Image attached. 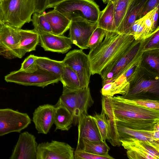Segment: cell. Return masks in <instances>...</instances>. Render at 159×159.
Here are the masks:
<instances>
[{
    "label": "cell",
    "mask_w": 159,
    "mask_h": 159,
    "mask_svg": "<svg viewBox=\"0 0 159 159\" xmlns=\"http://www.w3.org/2000/svg\"><path fill=\"white\" fill-rule=\"evenodd\" d=\"M102 109L115 121L134 128L153 130L159 122V110L144 108L125 102L120 96L107 98L102 96Z\"/></svg>",
    "instance_id": "6da1fadb"
},
{
    "label": "cell",
    "mask_w": 159,
    "mask_h": 159,
    "mask_svg": "<svg viewBox=\"0 0 159 159\" xmlns=\"http://www.w3.org/2000/svg\"><path fill=\"white\" fill-rule=\"evenodd\" d=\"M136 41L132 35L107 31L102 42L90 49L87 55L91 75H100L106 67L125 53Z\"/></svg>",
    "instance_id": "7a4b0ae2"
},
{
    "label": "cell",
    "mask_w": 159,
    "mask_h": 159,
    "mask_svg": "<svg viewBox=\"0 0 159 159\" xmlns=\"http://www.w3.org/2000/svg\"><path fill=\"white\" fill-rule=\"evenodd\" d=\"M151 36L144 40H136L125 53L102 71L100 75L102 80V86L116 80L141 58L144 47Z\"/></svg>",
    "instance_id": "3957f363"
},
{
    "label": "cell",
    "mask_w": 159,
    "mask_h": 159,
    "mask_svg": "<svg viewBox=\"0 0 159 159\" xmlns=\"http://www.w3.org/2000/svg\"><path fill=\"white\" fill-rule=\"evenodd\" d=\"M54 9L71 21L97 22L100 14L99 6L93 0H65Z\"/></svg>",
    "instance_id": "277c9868"
},
{
    "label": "cell",
    "mask_w": 159,
    "mask_h": 159,
    "mask_svg": "<svg viewBox=\"0 0 159 159\" xmlns=\"http://www.w3.org/2000/svg\"><path fill=\"white\" fill-rule=\"evenodd\" d=\"M37 0H3L0 2L4 21L18 29L31 21Z\"/></svg>",
    "instance_id": "5b68a950"
},
{
    "label": "cell",
    "mask_w": 159,
    "mask_h": 159,
    "mask_svg": "<svg viewBox=\"0 0 159 159\" xmlns=\"http://www.w3.org/2000/svg\"><path fill=\"white\" fill-rule=\"evenodd\" d=\"M121 96L129 99L159 100V76L148 72L141 67L135 77L129 82L127 93Z\"/></svg>",
    "instance_id": "8992f818"
},
{
    "label": "cell",
    "mask_w": 159,
    "mask_h": 159,
    "mask_svg": "<svg viewBox=\"0 0 159 159\" xmlns=\"http://www.w3.org/2000/svg\"><path fill=\"white\" fill-rule=\"evenodd\" d=\"M5 80L8 82L43 88L58 82L60 76L38 68L33 72H27L20 70L12 71L5 77Z\"/></svg>",
    "instance_id": "52a82bcc"
},
{
    "label": "cell",
    "mask_w": 159,
    "mask_h": 159,
    "mask_svg": "<svg viewBox=\"0 0 159 159\" xmlns=\"http://www.w3.org/2000/svg\"><path fill=\"white\" fill-rule=\"evenodd\" d=\"M58 100L73 116L74 122L76 124L81 115L88 114V110L94 103L89 86L78 90L63 93Z\"/></svg>",
    "instance_id": "ba28073f"
},
{
    "label": "cell",
    "mask_w": 159,
    "mask_h": 159,
    "mask_svg": "<svg viewBox=\"0 0 159 159\" xmlns=\"http://www.w3.org/2000/svg\"><path fill=\"white\" fill-rule=\"evenodd\" d=\"M62 61L65 66L76 74L82 89L89 87L91 75L90 65L88 55L83 50L75 49L69 52Z\"/></svg>",
    "instance_id": "9c48e42d"
},
{
    "label": "cell",
    "mask_w": 159,
    "mask_h": 159,
    "mask_svg": "<svg viewBox=\"0 0 159 159\" xmlns=\"http://www.w3.org/2000/svg\"><path fill=\"white\" fill-rule=\"evenodd\" d=\"M21 36L19 29L2 22L0 25V55L6 58H20L19 47Z\"/></svg>",
    "instance_id": "30bf717a"
},
{
    "label": "cell",
    "mask_w": 159,
    "mask_h": 159,
    "mask_svg": "<svg viewBox=\"0 0 159 159\" xmlns=\"http://www.w3.org/2000/svg\"><path fill=\"white\" fill-rule=\"evenodd\" d=\"M31 122L27 113L9 108L0 109V136L12 132L19 133Z\"/></svg>",
    "instance_id": "8fae6325"
},
{
    "label": "cell",
    "mask_w": 159,
    "mask_h": 159,
    "mask_svg": "<svg viewBox=\"0 0 159 159\" xmlns=\"http://www.w3.org/2000/svg\"><path fill=\"white\" fill-rule=\"evenodd\" d=\"M74 148L65 142H42L37 145L36 159H74Z\"/></svg>",
    "instance_id": "7c38bea8"
},
{
    "label": "cell",
    "mask_w": 159,
    "mask_h": 159,
    "mask_svg": "<svg viewBox=\"0 0 159 159\" xmlns=\"http://www.w3.org/2000/svg\"><path fill=\"white\" fill-rule=\"evenodd\" d=\"M120 141L121 145L126 150L127 157L129 159H159V150L145 142L133 138Z\"/></svg>",
    "instance_id": "4fadbf2b"
},
{
    "label": "cell",
    "mask_w": 159,
    "mask_h": 159,
    "mask_svg": "<svg viewBox=\"0 0 159 159\" xmlns=\"http://www.w3.org/2000/svg\"><path fill=\"white\" fill-rule=\"evenodd\" d=\"M97 27V22L91 23L85 20L71 21L69 36L74 44L82 50L88 48L89 38Z\"/></svg>",
    "instance_id": "5bb4252c"
},
{
    "label": "cell",
    "mask_w": 159,
    "mask_h": 159,
    "mask_svg": "<svg viewBox=\"0 0 159 159\" xmlns=\"http://www.w3.org/2000/svg\"><path fill=\"white\" fill-rule=\"evenodd\" d=\"M34 30L38 33L39 43L46 51L64 54L67 52L71 48L73 43L69 37Z\"/></svg>",
    "instance_id": "9a60e30c"
},
{
    "label": "cell",
    "mask_w": 159,
    "mask_h": 159,
    "mask_svg": "<svg viewBox=\"0 0 159 159\" xmlns=\"http://www.w3.org/2000/svg\"><path fill=\"white\" fill-rule=\"evenodd\" d=\"M37 143L34 135L27 131L21 133L10 159H36Z\"/></svg>",
    "instance_id": "2e32d148"
},
{
    "label": "cell",
    "mask_w": 159,
    "mask_h": 159,
    "mask_svg": "<svg viewBox=\"0 0 159 159\" xmlns=\"http://www.w3.org/2000/svg\"><path fill=\"white\" fill-rule=\"evenodd\" d=\"M55 105H40L33 113V121L38 133L47 134L54 123Z\"/></svg>",
    "instance_id": "e0dca14e"
},
{
    "label": "cell",
    "mask_w": 159,
    "mask_h": 159,
    "mask_svg": "<svg viewBox=\"0 0 159 159\" xmlns=\"http://www.w3.org/2000/svg\"><path fill=\"white\" fill-rule=\"evenodd\" d=\"M78 140L84 138L91 141H100L101 138L95 120L92 116L82 114L78 118Z\"/></svg>",
    "instance_id": "ac0fdd59"
},
{
    "label": "cell",
    "mask_w": 159,
    "mask_h": 159,
    "mask_svg": "<svg viewBox=\"0 0 159 159\" xmlns=\"http://www.w3.org/2000/svg\"><path fill=\"white\" fill-rule=\"evenodd\" d=\"M147 0H132L116 32L120 34H127L132 24L138 19L139 15Z\"/></svg>",
    "instance_id": "d6986e66"
},
{
    "label": "cell",
    "mask_w": 159,
    "mask_h": 159,
    "mask_svg": "<svg viewBox=\"0 0 159 159\" xmlns=\"http://www.w3.org/2000/svg\"><path fill=\"white\" fill-rule=\"evenodd\" d=\"M44 15L49 24L52 33L61 35L69 29L71 21L55 9L45 12Z\"/></svg>",
    "instance_id": "ffe728a7"
},
{
    "label": "cell",
    "mask_w": 159,
    "mask_h": 159,
    "mask_svg": "<svg viewBox=\"0 0 159 159\" xmlns=\"http://www.w3.org/2000/svg\"><path fill=\"white\" fill-rule=\"evenodd\" d=\"M21 36L19 47L20 58L27 52L36 50L37 46L39 43L38 33L34 29L23 30L19 29Z\"/></svg>",
    "instance_id": "44dd1931"
},
{
    "label": "cell",
    "mask_w": 159,
    "mask_h": 159,
    "mask_svg": "<svg viewBox=\"0 0 159 159\" xmlns=\"http://www.w3.org/2000/svg\"><path fill=\"white\" fill-rule=\"evenodd\" d=\"M54 124L55 130H68L74 122V117L68 110L58 100L55 105Z\"/></svg>",
    "instance_id": "7402d4cb"
},
{
    "label": "cell",
    "mask_w": 159,
    "mask_h": 159,
    "mask_svg": "<svg viewBox=\"0 0 159 159\" xmlns=\"http://www.w3.org/2000/svg\"><path fill=\"white\" fill-rule=\"evenodd\" d=\"M140 65L145 71L159 76V49L143 51L141 57Z\"/></svg>",
    "instance_id": "603a6c76"
},
{
    "label": "cell",
    "mask_w": 159,
    "mask_h": 159,
    "mask_svg": "<svg viewBox=\"0 0 159 159\" xmlns=\"http://www.w3.org/2000/svg\"><path fill=\"white\" fill-rule=\"evenodd\" d=\"M129 87L128 82L123 75L114 81L102 86L101 90L102 95L107 98H111L116 94L123 96L127 92Z\"/></svg>",
    "instance_id": "cb8c5ba5"
},
{
    "label": "cell",
    "mask_w": 159,
    "mask_h": 159,
    "mask_svg": "<svg viewBox=\"0 0 159 159\" xmlns=\"http://www.w3.org/2000/svg\"><path fill=\"white\" fill-rule=\"evenodd\" d=\"M97 27L107 31L116 32L114 4L111 1H108L105 8L101 11L97 21Z\"/></svg>",
    "instance_id": "d4e9b609"
},
{
    "label": "cell",
    "mask_w": 159,
    "mask_h": 159,
    "mask_svg": "<svg viewBox=\"0 0 159 159\" xmlns=\"http://www.w3.org/2000/svg\"><path fill=\"white\" fill-rule=\"evenodd\" d=\"M60 81L63 84L62 93L83 89L76 74L67 66H64L63 72L60 76Z\"/></svg>",
    "instance_id": "484cf974"
},
{
    "label": "cell",
    "mask_w": 159,
    "mask_h": 159,
    "mask_svg": "<svg viewBox=\"0 0 159 159\" xmlns=\"http://www.w3.org/2000/svg\"><path fill=\"white\" fill-rule=\"evenodd\" d=\"M84 151L96 154L109 156L110 148L106 141H91L84 138L78 140L77 147Z\"/></svg>",
    "instance_id": "4316f807"
},
{
    "label": "cell",
    "mask_w": 159,
    "mask_h": 159,
    "mask_svg": "<svg viewBox=\"0 0 159 159\" xmlns=\"http://www.w3.org/2000/svg\"><path fill=\"white\" fill-rule=\"evenodd\" d=\"M36 61L38 68L60 76L65 66L62 61L53 60L47 57L36 56Z\"/></svg>",
    "instance_id": "83f0119b"
},
{
    "label": "cell",
    "mask_w": 159,
    "mask_h": 159,
    "mask_svg": "<svg viewBox=\"0 0 159 159\" xmlns=\"http://www.w3.org/2000/svg\"><path fill=\"white\" fill-rule=\"evenodd\" d=\"M159 28V27L157 28ZM146 28L143 17L135 20L131 26L127 34L132 35L134 39L137 40H144L153 34Z\"/></svg>",
    "instance_id": "f1b7e54d"
},
{
    "label": "cell",
    "mask_w": 159,
    "mask_h": 159,
    "mask_svg": "<svg viewBox=\"0 0 159 159\" xmlns=\"http://www.w3.org/2000/svg\"><path fill=\"white\" fill-rule=\"evenodd\" d=\"M132 0H117L113 2L115 21L117 29L122 22Z\"/></svg>",
    "instance_id": "f546056e"
},
{
    "label": "cell",
    "mask_w": 159,
    "mask_h": 159,
    "mask_svg": "<svg viewBox=\"0 0 159 159\" xmlns=\"http://www.w3.org/2000/svg\"><path fill=\"white\" fill-rule=\"evenodd\" d=\"M92 116L97 125L102 140H108L109 138L108 121L104 110L102 109L101 114L96 113Z\"/></svg>",
    "instance_id": "4dcf8cb0"
},
{
    "label": "cell",
    "mask_w": 159,
    "mask_h": 159,
    "mask_svg": "<svg viewBox=\"0 0 159 159\" xmlns=\"http://www.w3.org/2000/svg\"><path fill=\"white\" fill-rule=\"evenodd\" d=\"M45 12L39 13L35 12L33 14L31 21L34 30L52 33L49 24L44 15Z\"/></svg>",
    "instance_id": "1f68e13d"
},
{
    "label": "cell",
    "mask_w": 159,
    "mask_h": 159,
    "mask_svg": "<svg viewBox=\"0 0 159 159\" xmlns=\"http://www.w3.org/2000/svg\"><path fill=\"white\" fill-rule=\"evenodd\" d=\"M124 101L144 108L156 110H159V101L158 100L149 99H129L120 96Z\"/></svg>",
    "instance_id": "d6a6232c"
},
{
    "label": "cell",
    "mask_w": 159,
    "mask_h": 159,
    "mask_svg": "<svg viewBox=\"0 0 159 159\" xmlns=\"http://www.w3.org/2000/svg\"><path fill=\"white\" fill-rule=\"evenodd\" d=\"M106 31L97 27L92 34L88 43V47L93 49L100 44L104 38Z\"/></svg>",
    "instance_id": "836d02e7"
},
{
    "label": "cell",
    "mask_w": 159,
    "mask_h": 159,
    "mask_svg": "<svg viewBox=\"0 0 159 159\" xmlns=\"http://www.w3.org/2000/svg\"><path fill=\"white\" fill-rule=\"evenodd\" d=\"M74 159H113L110 155L104 156L96 154L86 152L77 148L74 152Z\"/></svg>",
    "instance_id": "e575fe53"
},
{
    "label": "cell",
    "mask_w": 159,
    "mask_h": 159,
    "mask_svg": "<svg viewBox=\"0 0 159 159\" xmlns=\"http://www.w3.org/2000/svg\"><path fill=\"white\" fill-rule=\"evenodd\" d=\"M36 56L30 54L27 57L22 63L20 70L27 72H33L36 70L38 68L36 61Z\"/></svg>",
    "instance_id": "d590c367"
},
{
    "label": "cell",
    "mask_w": 159,
    "mask_h": 159,
    "mask_svg": "<svg viewBox=\"0 0 159 159\" xmlns=\"http://www.w3.org/2000/svg\"><path fill=\"white\" fill-rule=\"evenodd\" d=\"M140 59L133 64L123 74L129 83L135 77L141 69Z\"/></svg>",
    "instance_id": "8d00e7d4"
},
{
    "label": "cell",
    "mask_w": 159,
    "mask_h": 159,
    "mask_svg": "<svg viewBox=\"0 0 159 159\" xmlns=\"http://www.w3.org/2000/svg\"><path fill=\"white\" fill-rule=\"evenodd\" d=\"M159 49V28L151 36L145 45L143 51Z\"/></svg>",
    "instance_id": "74e56055"
},
{
    "label": "cell",
    "mask_w": 159,
    "mask_h": 159,
    "mask_svg": "<svg viewBox=\"0 0 159 159\" xmlns=\"http://www.w3.org/2000/svg\"><path fill=\"white\" fill-rule=\"evenodd\" d=\"M158 5L159 0H147L139 15L138 19L143 17L146 14L154 9Z\"/></svg>",
    "instance_id": "f35d334b"
},
{
    "label": "cell",
    "mask_w": 159,
    "mask_h": 159,
    "mask_svg": "<svg viewBox=\"0 0 159 159\" xmlns=\"http://www.w3.org/2000/svg\"><path fill=\"white\" fill-rule=\"evenodd\" d=\"M156 8L148 13L142 17L143 18L144 22L146 28L151 33L154 32L157 28L155 30H154L153 26V16Z\"/></svg>",
    "instance_id": "ab89813d"
},
{
    "label": "cell",
    "mask_w": 159,
    "mask_h": 159,
    "mask_svg": "<svg viewBox=\"0 0 159 159\" xmlns=\"http://www.w3.org/2000/svg\"><path fill=\"white\" fill-rule=\"evenodd\" d=\"M46 0H37L35 12L39 13H42L45 12L46 9Z\"/></svg>",
    "instance_id": "60d3db41"
},
{
    "label": "cell",
    "mask_w": 159,
    "mask_h": 159,
    "mask_svg": "<svg viewBox=\"0 0 159 159\" xmlns=\"http://www.w3.org/2000/svg\"><path fill=\"white\" fill-rule=\"evenodd\" d=\"M159 5L156 8V10L154 13L153 18V26L154 30L156 29L158 27V19L159 13Z\"/></svg>",
    "instance_id": "b9f144b4"
},
{
    "label": "cell",
    "mask_w": 159,
    "mask_h": 159,
    "mask_svg": "<svg viewBox=\"0 0 159 159\" xmlns=\"http://www.w3.org/2000/svg\"><path fill=\"white\" fill-rule=\"evenodd\" d=\"M65 0H47L46 3V9L53 8L57 4Z\"/></svg>",
    "instance_id": "7bdbcfd3"
},
{
    "label": "cell",
    "mask_w": 159,
    "mask_h": 159,
    "mask_svg": "<svg viewBox=\"0 0 159 159\" xmlns=\"http://www.w3.org/2000/svg\"><path fill=\"white\" fill-rule=\"evenodd\" d=\"M2 22H4L3 14L1 7L0 6V24Z\"/></svg>",
    "instance_id": "ee69618b"
},
{
    "label": "cell",
    "mask_w": 159,
    "mask_h": 159,
    "mask_svg": "<svg viewBox=\"0 0 159 159\" xmlns=\"http://www.w3.org/2000/svg\"><path fill=\"white\" fill-rule=\"evenodd\" d=\"M102 0L104 3H106L109 0Z\"/></svg>",
    "instance_id": "f6af8a7d"
},
{
    "label": "cell",
    "mask_w": 159,
    "mask_h": 159,
    "mask_svg": "<svg viewBox=\"0 0 159 159\" xmlns=\"http://www.w3.org/2000/svg\"><path fill=\"white\" fill-rule=\"evenodd\" d=\"M116 0H109V1H111V2H115V1H116Z\"/></svg>",
    "instance_id": "bcb514c9"
},
{
    "label": "cell",
    "mask_w": 159,
    "mask_h": 159,
    "mask_svg": "<svg viewBox=\"0 0 159 159\" xmlns=\"http://www.w3.org/2000/svg\"><path fill=\"white\" fill-rule=\"evenodd\" d=\"M2 0H0V2H2Z\"/></svg>",
    "instance_id": "7dc6e473"
},
{
    "label": "cell",
    "mask_w": 159,
    "mask_h": 159,
    "mask_svg": "<svg viewBox=\"0 0 159 159\" xmlns=\"http://www.w3.org/2000/svg\"></svg>",
    "instance_id": "c3c4849f"
}]
</instances>
